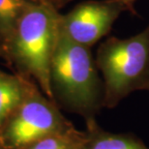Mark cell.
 Wrapping results in <instances>:
<instances>
[{"label":"cell","instance_id":"1","mask_svg":"<svg viewBox=\"0 0 149 149\" xmlns=\"http://www.w3.org/2000/svg\"><path fill=\"white\" fill-rule=\"evenodd\" d=\"M49 81L52 100L61 109L87 120L104 109V82L90 47L72 40L62 23Z\"/></svg>","mask_w":149,"mask_h":149},{"label":"cell","instance_id":"2","mask_svg":"<svg viewBox=\"0 0 149 149\" xmlns=\"http://www.w3.org/2000/svg\"><path fill=\"white\" fill-rule=\"evenodd\" d=\"M61 17L52 6L32 0L6 43L3 56L15 73L34 80L50 100L49 73Z\"/></svg>","mask_w":149,"mask_h":149},{"label":"cell","instance_id":"3","mask_svg":"<svg viewBox=\"0 0 149 149\" xmlns=\"http://www.w3.org/2000/svg\"><path fill=\"white\" fill-rule=\"evenodd\" d=\"M95 62L104 82V109L115 108L135 91L149 90V25L130 38H107Z\"/></svg>","mask_w":149,"mask_h":149},{"label":"cell","instance_id":"4","mask_svg":"<svg viewBox=\"0 0 149 149\" xmlns=\"http://www.w3.org/2000/svg\"><path fill=\"white\" fill-rule=\"evenodd\" d=\"M74 127L61 109L35 85L23 103L0 128V144L25 149L40 139Z\"/></svg>","mask_w":149,"mask_h":149},{"label":"cell","instance_id":"5","mask_svg":"<svg viewBox=\"0 0 149 149\" xmlns=\"http://www.w3.org/2000/svg\"><path fill=\"white\" fill-rule=\"evenodd\" d=\"M127 6L122 0H90L77 4L62 15V27L72 40L91 47L106 37Z\"/></svg>","mask_w":149,"mask_h":149},{"label":"cell","instance_id":"6","mask_svg":"<svg viewBox=\"0 0 149 149\" xmlns=\"http://www.w3.org/2000/svg\"><path fill=\"white\" fill-rule=\"evenodd\" d=\"M37 83L17 73L0 70V128L13 114Z\"/></svg>","mask_w":149,"mask_h":149},{"label":"cell","instance_id":"7","mask_svg":"<svg viewBox=\"0 0 149 149\" xmlns=\"http://www.w3.org/2000/svg\"><path fill=\"white\" fill-rule=\"evenodd\" d=\"M85 141L81 149H149L132 134L113 133L100 126L96 118L85 120Z\"/></svg>","mask_w":149,"mask_h":149},{"label":"cell","instance_id":"8","mask_svg":"<svg viewBox=\"0 0 149 149\" xmlns=\"http://www.w3.org/2000/svg\"><path fill=\"white\" fill-rule=\"evenodd\" d=\"M32 0H0V45L4 50L23 12Z\"/></svg>","mask_w":149,"mask_h":149},{"label":"cell","instance_id":"9","mask_svg":"<svg viewBox=\"0 0 149 149\" xmlns=\"http://www.w3.org/2000/svg\"><path fill=\"white\" fill-rule=\"evenodd\" d=\"M85 131L76 127L40 139L25 149H81L85 141Z\"/></svg>","mask_w":149,"mask_h":149},{"label":"cell","instance_id":"10","mask_svg":"<svg viewBox=\"0 0 149 149\" xmlns=\"http://www.w3.org/2000/svg\"><path fill=\"white\" fill-rule=\"evenodd\" d=\"M33 1L45 3V4H47V5L52 6L55 10L59 11L61 8H63L64 6H66L68 3H70L71 1H73V0H33Z\"/></svg>","mask_w":149,"mask_h":149},{"label":"cell","instance_id":"11","mask_svg":"<svg viewBox=\"0 0 149 149\" xmlns=\"http://www.w3.org/2000/svg\"><path fill=\"white\" fill-rule=\"evenodd\" d=\"M125 5L127 6L128 8V11L131 12L132 14H136V11H135V7H134V4H135V2L136 0H122Z\"/></svg>","mask_w":149,"mask_h":149},{"label":"cell","instance_id":"12","mask_svg":"<svg viewBox=\"0 0 149 149\" xmlns=\"http://www.w3.org/2000/svg\"><path fill=\"white\" fill-rule=\"evenodd\" d=\"M3 56H4V50H3L2 46L0 45V58H3Z\"/></svg>","mask_w":149,"mask_h":149},{"label":"cell","instance_id":"13","mask_svg":"<svg viewBox=\"0 0 149 149\" xmlns=\"http://www.w3.org/2000/svg\"><path fill=\"white\" fill-rule=\"evenodd\" d=\"M0 149H6V148H5V147H3V146H2V145H1V144H0Z\"/></svg>","mask_w":149,"mask_h":149}]
</instances>
